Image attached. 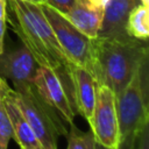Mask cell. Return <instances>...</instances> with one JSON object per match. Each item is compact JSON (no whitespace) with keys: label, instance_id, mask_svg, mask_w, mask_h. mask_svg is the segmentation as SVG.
<instances>
[{"label":"cell","instance_id":"6da1fadb","mask_svg":"<svg viewBox=\"0 0 149 149\" xmlns=\"http://www.w3.org/2000/svg\"><path fill=\"white\" fill-rule=\"evenodd\" d=\"M10 14L6 21L12 26L13 31L22 44L30 51L40 66L54 70L62 80L66 93L76 109L73 90L74 65L62 50L55 33L44 16L41 5L27 0H7ZM77 112V109H76Z\"/></svg>","mask_w":149,"mask_h":149},{"label":"cell","instance_id":"7a4b0ae2","mask_svg":"<svg viewBox=\"0 0 149 149\" xmlns=\"http://www.w3.org/2000/svg\"><path fill=\"white\" fill-rule=\"evenodd\" d=\"M95 83L106 85L116 95L129 83L142 62L149 57L148 41L94 38Z\"/></svg>","mask_w":149,"mask_h":149},{"label":"cell","instance_id":"3957f363","mask_svg":"<svg viewBox=\"0 0 149 149\" xmlns=\"http://www.w3.org/2000/svg\"><path fill=\"white\" fill-rule=\"evenodd\" d=\"M15 100L43 149H57L59 136H66L64 120L36 91L34 83H15Z\"/></svg>","mask_w":149,"mask_h":149},{"label":"cell","instance_id":"277c9868","mask_svg":"<svg viewBox=\"0 0 149 149\" xmlns=\"http://www.w3.org/2000/svg\"><path fill=\"white\" fill-rule=\"evenodd\" d=\"M149 57L146 58L129 83L115 95L120 140L139 133L149 122Z\"/></svg>","mask_w":149,"mask_h":149},{"label":"cell","instance_id":"5b68a950","mask_svg":"<svg viewBox=\"0 0 149 149\" xmlns=\"http://www.w3.org/2000/svg\"><path fill=\"white\" fill-rule=\"evenodd\" d=\"M42 12L50 23L55 36L70 62L78 68L87 70L95 80L94 38L86 36L77 29L63 14L48 5H41Z\"/></svg>","mask_w":149,"mask_h":149},{"label":"cell","instance_id":"8992f818","mask_svg":"<svg viewBox=\"0 0 149 149\" xmlns=\"http://www.w3.org/2000/svg\"><path fill=\"white\" fill-rule=\"evenodd\" d=\"M90 127L95 142L111 149L118 148L120 133L115 108V94L106 85H97L95 104Z\"/></svg>","mask_w":149,"mask_h":149},{"label":"cell","instance_id":"52a82bcc","mask_svg":"<svg viewBox=\"0 0 149 149\" xmlns=\"http://www.w3.org/2000/svg\"><path fill=\"white\" fill-rule=\"evenodd\" d=\"M34 86L41 98L49 106L56 109L68 125L73 123L77 112L66 93L62 80L54 70L38 66L34 79Z\"/></svg>","mask_w":149,"mask_h":149},{"label":"cell","instance_id":"ba28073f","mask_svg":"<svg viewBox=\"0 0 149 149\" xmlns=\"http://www.w3.org/2000/svg\"><path fill=\"white\" fill-rule=\"evenodd\" d=\"M38 64L30 51L21 44L0 54V77L15 83H34Z\"/></svg>","mask_w":149,"mask_h":149},{"label":"cell","instance_id":"9c48e42d","mask_svg":"<svg viewBox=\"0 0 149 149\" xmlns=\"http://www.w3.org/2000/svg\"><path fill=\"white\" fill-rule=\"evenodd\" d=\"M0 98L3 101L6 112L10 121L13 140H15V142L19 144L20 149H43L37 136L33 132L30 125L28 123L19 105L16 104L15 91L9 87L7 80H5L0 86Z\"/></svg>","mask_w":149,"mask_h":149},{"label":"cell","instance_id":"30bf717a","mask_svg":"<svg viewBox=\"0 0 149 149\" xmlns=\"http://www.w3.org/2000/svg\"><path fill=\"white\" fill-rule=\"evenodd\" d=\"M139 0H108L104 7L102 21L97 37L128 38L126 23L130 10L139 5Z\"/></svg>","mask_w":149,"mask_h":149},{"label":"cell","instance_id":"8fae6325","mask_svg":"<svg viewBox=\"0 0 149 149\" xmlns=\"http://www.w3.org/2000/svg\"><path fill=\"white\" fill-rule=\"evenodd\" d=\"M74 105L79 113L90 125L95 104L97 83L93 76L85 69L74 66L73 69Z\"/></svg>","mask_w":149,"mask_h":149},{"label":"cell","instance_id":"7c38bea8","mask_svg":"<svg viewBox=\"0 0 149 149\" xmlns=\"http://www.w3.org/2000/svg\"><path fill=\"white\" fill-rule=\"evenodd\" d=\"M102 7L92 3L90 0H76L73 7L64 16L86 36L95 38L102 21Z\"/></svg>","mask_w":149,"mask_h":149},{"label":"cell","instance_id":"4fadbf2b","mask_svg":"<svg viewBox=\"0 0 149 149\" xmlns=\"http://www.w3.org/2000/svg\"><path fill=\"white\" fill-rule=\"evenodd\" d=\"M126 33L132 38L140 41H148L149 37L148 6H143L139 3L130 10L126 23Z\"/></svg>","mask_w":149,"mask_h":149},{"label":"cell","instance_id":"5bb4252c","mask_svg":"<svg viewBox=\"0 0 149 149\" xmlns=\"http://www.w3.org/2000/svg\"><path fill=\"white\" fill-rule=\"evenodd\" d=\"M70 129L66 134L68 148L66 149H94L95 139L91 130H79L74 123L69 125Z\"/></svg>","mask_w":149,"mask_h":149},{"label":"cell","instance_id":"9a60e30c","mask_svg":"<svg viewBox=\"0 0 149 149\" xmlns=\"http://www.w3.org/2000/svg\"><path fill=\"white\" fill-rule=\"evenodd\" d=\"M13 139V130L2 99L0 98V149H7Z\"/></svg>","mask_w":149,"mask_h":149},{"label":"cell","instance_id":"2e32d148","mask_svg":"<svg viewBox=\"0 0 149 149\" xmlns=\"http://www.w3.org/2000/svg\"><path fill=\"white\" fill-rule=\"evenodd\" d=\"M76 0H45V5L56 9L61 14L65 15L73 7Z\"/></svg>","mask_w":149,"mask_h":149},{"label":"cell","instance_id":"e0dca14e","mask_svg":"<svg viewBox=\"0 0 149 149\" xmlns=\"http://www.w3.org/2000/svg\"><path fill=\"white\" fill-rule=\"evenodd\" d=\"M136 149H149V122H147L137 133Z\"/></svg>","mask_w":149,"mask_h":149},{"label":"cell","instance_id":"ac0fdd59","mask_svg":"<svg viewBox=\"0 0 149 149\" xmlns=\"http://www.w3.org/2000/svg\"><path fill=\"white\" fill-rule=\"evenodd\" d=\"M136 136L137 133H133L121 139L116 149H136Z\"/></svg>","mask_w":149,"mask_h":149},{"label":"cell","instance_id":"d6986e66","mask_svg":"<svg viewBox=\"0 0 149 149\" xmlns=\"http://www.w3.org/2000/svg\"><path fill=\"white\" fill-rule=\"evenodd\" d=\"M6 20L0 19V54L5 50V34H6Z\"/></svg>","mask_w":149,"mask_h":149},{"label":"cell","instance_id":"ffe728a7","mask_svg":"<svg viewBox=\"0 0 149 149\" xmlns=\"http://www.w3.org/2000/svg\"><path fill=\"white\" fill-rule=\"evenodd\" d=\"M7 0H0V19L6 20L7 17Z\"/></svg>","mask_w":149,"mask_h":149},{"label":"cell","instance_id":"44dd1931","mask_svg":"<svg viewBox=\"0 0 149 149\" xmlns=\"http://www.w3.org/2000/svg\"><path fill=\"white\" fill-rule=\"evenodd\" d=\"M90 1H91L92 3H94V5L99 6V7H102V8H104L108 0H90Z\"/></svg>","mask_w":149,"mask_h":149},{"label":"cell","instance_id":"7402d4cb","mask_svg":"<svg viewBox=\"0 0 149 149\" xmlns=\"http://www.w3.org/2000/svg\"><path fill=\"white\" fill-rule=\"evenodd\" d=\"M27 1L36 3V5H45V0H27Z\"/></svg>","mask_w":149,"mask_h":149},{"label":"cell","instance_id":"603a6c76","mask_svg":"<svg viewBox=\"0 0 149 149\" xmlns=\"http://www.w3.org/2000/svg\"><path fill=\"white\" fill-rule=\"evenodd\" d=\"M94 149H111V148H107V147H105V146H102V144L95 142V148H94Z\"/></svg>","mask_w":149,"mask_h":149},{"label":"cell","instance_id":"cb8c5ba5","mask_svg":"<svg viewBox=\"0 0 149 149\" xmlns=\"http://www.w3.org/2000/svg\"><path fill=\"white\" fill-rule=\"evenodd\" d=\"M140 1V5H143V6H148L149 7V0H139Z\"/></svg>","mask_w":149,"mask_h":149},{"label":"cell","instance_id":"d4e9b609","mask_svg":"<svg viewBox=\"0 0 149 149\" xmlns=\"http://www.w3.org/2000/svg\"><path fill=\"white\" fill-rule=\"evenodd\" d=\"M3 81H5V79H3V78H1V77H0V86H1V85H2V83H3Z\"/></svg>","mask_w":149,"mask_h":149}]
</instances>
